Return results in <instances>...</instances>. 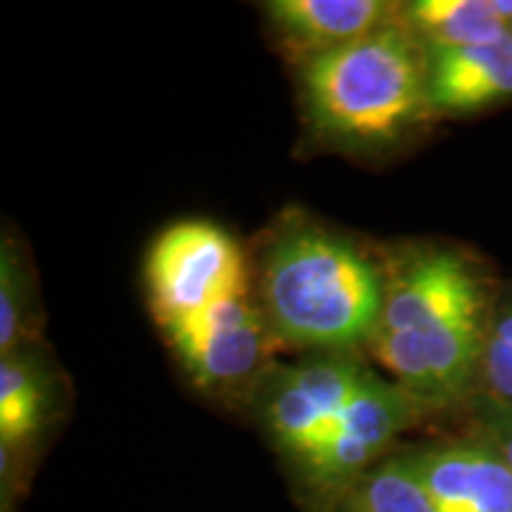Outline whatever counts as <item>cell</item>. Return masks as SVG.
Listing matches in <instances>:
<instances>
[{
    "instance_id": "6da1fadb",
    "label": "cell",
    "mask_w": 512,
    "mask_h": 512,
    "mask_svg": "<svg viewBox=\"0 0 512 512\" xmlns=\"http://www.w3.org/2000/svg\"><path fill=\"white\" fill-rule=\"evenodd\" d=\"M261 292L275 337L328 351L370 342L384 304L373 261L351 242L313 226L292 228L273 242Z\"/></svg>"
},
{
    "instance_id": "7a4b0ae2",
    "label": "cell",
    "mask_w": 512,
    "mask_h": 512,
    "mask_svg": "<svg viewBox=\"0 0 512 512\" xmlns=\"http://www.w3.org/2000/svg\"><path fill=\"white\" fill-rule=\"evenodd\" d=\"M406 27L387 29L320 55L304 67L311 124L335 143L387 145L411 128L425 107L427 69Z\"/></svg>"
},
{
    "instance_id": "3957f363",
    "label": "cell",
    "mask_w": 512,
    "mask_h": 512,
    "mask_svg": "<svg viewBox=\"0 0 512 512\" xmlns=\"http://www.w3.org/2000/svg\"><path fill=\"white\" fill-rule=\"evenodd\" d=\"M430 411L396 382L370 377L347 403L328 437L292 479L311 512H335L354 486L389 456V446Z\"/></svg>"
},
{
    "instance_id": "277c9868",
    "label": "cell",
    "mask_w": 512,
    "mask_h": 512,
    "mask_svg": "<svg viewBox=\"0 0 512 512\" xmlns=\"http://www.w3.org/2000/svg\"><path fill=\"white\" fill-rule=\"evenodd\" d=\"M368 377L370 370L358 358L328 351L261 384L256 401L261 427L292 475L328 437Z\"/></svg>"
},
{
    "instance_id": "5b68a950",
    "label": "cell",
    "mask_w": 512,
    "mask_h": 512,
    "mask_svg": "<svg viewBox=\"0 0 512 512\" xmlns=\"http://www.w3.org/2000/svg\"><path fill=\"white\" fill-rule=\"evenodd\" d=\"M145 275L162 325L247 292L238 242L209 221H183L164 230L147 256Z\"/></svg>"
},
{
    "instance_id": "8992f818",
    "label": "cell",
    "mask_w": 512,
    "mask_h": 512,
    "mask_svg": "<svg viewBox=\"0 0 512 512\" xmlns=\"http://www.w3.org/2000/svg\"><path fill=\"white\" fill-rule=\"evenodd\" d=\"M164 330L195 387L216 394L249 380L273 337L264 309H256L247 292L164 325Z\"/></svg>"
},
{
    "instance_id": "52a82bcc",
    "label": "cell",
    "mask_w": 512,
    "mask_h": 512,
    "mask_svg": "<svg viewBox=\"0 0 512 512\" xmlns=\"http://www.w3.org/2000/svg\"><path fill=\"white\" fill-rule=\"evenodd\" d=\"M370 344L399 387L439 408L463 394L484 363L486 335L482 320L467 318L425 330L377 332Z\"/></svg>"
},
{
    "instance_id": "ba28073f",
    "label": "cell",
    "mask_w": 512,
    "mask_h": 512,
    "mask_svg": "<svg viewBox=\"0 0 512 512\" xmlns=\"http://www.w3.org/2000/svg\"><path fill=\"white\" fill-rule=\"evenodd\" d=\"M482 316V287L460 256H415L384 285L377 332L425 330Z\"/></svg>"
},
{
    "instance_id": "9c48e42d",
    "label": "cell",
    "mask_w": 512,
    "mask_h": 512,
    "mask_svg": "<svg viewBox=\"0 0 512 512\" xmlns=\"http://www.w3.org/2000/svg\"><path fill=\"white\" fill-rule=\"evenodd\" d=\"M434 512H512V470L489 441L408 453Z\"/></svg>"
},
{
    "instance_id": "30bf717a",
    "label": "cell",
    "mask_w": 512,
    "mask_h": 512,
    "mask_svg": "<svg viewBox=\"0 0 512 512\" xmlns=\"http://www.w3.org/2000/svg\"><path fill=\"white\" fill-rule=\"evenodd\" d=\"M266 15L311 62L387 29L396 10L382 0H273L266 3Z\"/></svg>"
},
{
    "instance_id": "8fae6325",
    "label": "cell",
    "mask_w": 512,
    "mask_h": 512,
    "mask_svg": "<svg viewBox=\"0 0 512 512\" xmlns=\"http://www.w3.org/2000/svg\"><path fill=\"white\" fill-rule=\"evenodd\" d=\"M430 107L472 112L512 98V31L489 43L432 53Z\"/></svg>"
},
{
    "instance_id": "7c38bea8",
    "label": "cell",
    "mask_w": 512,
    "mask_h": 512,
    "mask_svg": "<svg viewBox=\"0 0 512 512\" xmlns=\"http://www.w3.org/2000/svg\"><path fill=\"white\" fill-rule=\"evenodd\" d=\"M406 29L432 53L477 46L505 36L508 22L494 0H418L401 10Z\"/></svg>"
},
{
    "instance_id": "4fadbf2b",
    "label": "cell",
    "mask_w": 512,
    "mask_h": 512,
    "mask_svg": "<svg viewBox=\"0 0 512 512\" xmlns=\"http://www.w3.org/2000/svg\"><path fill=\"white\" fill-rule=\"evenodd\" d=\"M48 408L46 387L29 361L15 354L0 363V448L15 453L43 427Z\"/></svg>"
},
{
    "instance_id": "5bb4252c",
    "label": "cell",
    "mask_w": 512,
    "mask_h": 512,
    "mask_svg": "<svg viewBox=\"0 0 512 512\" xmlns=\"http://www.w3.org/2000/svg\"><path fill=\"white\" fill-rule=\"evenodd\" d=\"M335 512H434V508L411 458L401 453L380 460Z\"/></svg>"
},
{
    "instance_id": "9a60e30c",
    "label": "cell",
    "mask_w": 512,
    "mask_h": 512,
    "mask_svg": "<svg viewBox=\"0 0 512 512\" xmlns=\"http://www.w3.org/2000/svg\"><path fill=\"white\" fill-rule=\"evenodd\" d=\"M24 292H27V285L22 280L17 254L5 240L3 254H0V351L3 356L15 354L19 337H22Z\"/></svg>"
},
{
    "instance_id": "2e32d148",
    "label": "cell",
    "mask_w": 512,
    "mask_h": 512,
    "mask_svg": "<svg viewBox=\"0 0 512 512\" xmlns=\"http://www.w3.org/2000/svg\"><path fill=\"white\" fill-rule=\"evenodd\" d=\"M482 366L491 401L512 408V311L503 313L486 337Z\"/></svg>"
},
{
    "instance_id": "e0dca14e",
    "label": "cell",
    "mask_w": 512,
    "mask_h": 512,
    "mask_svg": "<svg viewBox=\"0 0 512 512\" xmlns=\"http://www.w3.org/2000/svg\"><path fill=\"white\" fill-rule=\"evenodd\" d=\"M484 427V439L501 453L512 470V408L498 406V403L491 401V406L484 411Z\"/></svg>"
},
{
    "instance_id": "ac0fdd59",
    "label": "cell",
    "mask_w": 512,
    "mask_h": 512,
    "mask_svg": "<svg viewBox=\"0 0 512 512\" xmlns=\"http://www.w3.org/2000/svg\"><path fill=\"white\" fill-rule=\"evenodd\" d=\"M508 27H510V31H512V19H510V24H508Z\"/></svg>"
},
{
    "instance_id": "d6986e66",
    "label": "cell",
    "mask_w": 512,
    "mask_h": 512,
    "mask_svg": "<svg viewBox=\"0 0 512 512\" xmlns=\"http://www.w3.org/2000/svg\"><path fill=\"white\" fill-rule=\"evenodd\" d=\"M505 408H508V406H505Z\"/></svg>"
}]
</instances>
